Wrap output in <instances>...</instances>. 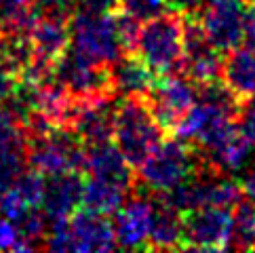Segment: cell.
<instances>
[{"mask_svg":"<svg viewBox=\"0 0 255 253\" xmlns=\"http://www.w3.org/2000/svg\"><path fill=\"white\" fill-rule=\"evenodd\" d=\"M162 133L165 129L152 114L145 95H129L114 106L112 137L133 169H137L156 150L162 141Z\"/></svg>","mask_w":255,"mask_h":253,"instance_id":"obj_1","label":"cell"},{"mask_svg":"<svg viewBox=\"0 0 255 253\" xmlns=\"http://www.w3.org/2000/svg\"><path fill=\"white\" fill-rule=\"evenodd\" d=\"M184 13H162L143 21L133 53L154 74H171L184 63Z\"/></svg>","mask_w":255,"mask_h":253,"instance_id":"obj_2","label":"cell"},{"mask_svg":"<svg viewBox=\"0 0 255 253\" xmlns=\"http://www.w3.org/2000/svg\"><path fill=\"white\" fill-rule=\"evenodd\" d=\"M70 49L91 61L110 66L125 53L114 13L76 11L70 19Z\"/></svg>","mask_w":255,"mask_h":253,"instance_id":"obj_3","label":"cell"},{"mask_svg":"<svg viewBox=\"0 0 255 253\" xmlns=\"http://www.w3.org/2000/svg\"><path fill=\"white\" fill-rule=\"evenodd\" d=\"M28 167L44 177L80 171L85 167V146L66 129H53L44 135L25 137Z\"/></svg>","mask_w":255,"mask_h":253,"instance_id":"obj_4","label":"cell"},{"mask_svg":"<svg viewBox=\"0 0 255 253\" xmlns=\"http://www.w3.org/2000/svg\"><path fill=\"white\" fill-rule=\"evenodd\" d=\"M196 156L188 148V141L162 139L156 150L137 167L139 182L154 192H169L181 182H186L196 171Z\"/></svg>","mask_w":255,"mask_h":253,"instance_id":"obj_5","label":"cell"},{"mask_svg":"<svg viewBox=\"0 0 255 253\" xmlns=\"http://www.w3.org/2000/svg\"><path fill=\"white\" fill-rule=\"evenodd\" d=\"M232 241V211L226 207H200L184 213L181 247L217 251L228 249Z\"/></svg>","mask_w":255,"mask_h":253,"instance_id":"obj_6","label":"cell"},{"mask_svg":"<svg viewBox=\"0 0 255 253\" xmlns=\"http://www.w3.org/2000/svg\"><path fill=\"white\" fill-rule=\"evenodd\" d=\"M53 76L74 97H93L102 93L114 95L110 83V68L78 55L72 49H68L55 61Z\"/></svg>","mask_w":255,"mask_h":253,"instance_id":"obj_7","label":"cell"},{"mask_svg":"<svg viewBox=\"0 0 255 253\" xmlns=\"http://www.w3.org/2000/svg\"><path fill=\"white\" fill-rule=\"evenodd\" d=\"M249 6V0H211L207 2L200 23L205 28L207 38L217 51L228 53L243 42Z\"/></svg>","mask_w":255,"mask_h":253,"instance_id":"obj_8","label":"cell"},{"mask_svg":"<svg viewBox=\"0 0 255 253\" xmlns=\"http://www.w3.org/2000/svg\"><path fill=\"white\" fill-rule=\"evenodd\" d=\"M145 99H148L152 114L156 116L158 125L165 131H173L177 121L198 99V91L190 78L177 74H165V78L152 85Z\"/></svg>","mask_w":255,"mask_h":253,"instance_id":"obj_9","label":"cell"},{"mask_svg":"<svg viewBox=\"0 0 255 253\" xmlns=\"http://www.w3.org/2000/svg\"><path fill=\"white\" fill-rule=\"evenodd\" d=\"M112 93H102L93 97H76V110L70 131L87 146L104 143L112 139L114 129V106Z\"/></svg>","mask_w":255,"mask_h":253,"instance_id":"obj_10","label":"cell"},{"mask_svg":"<svg viewBox=\"0 0 255 253\" xmlns=\"http://www.w3.org/2000/svg\"><path fill=\"white\" fill-rule=\"evenodd\" d=\"M152 213H154V203L141 196L125 201L118 207L114 211V222H112L116 247H123V249L148 247Z\"/></svg>","mask_w":255,"mask_h":253,"instance_id":"obj_11","label":"cell"},{"mask_svg":"<svg viewBox=\"0 0 255 253\" xmlns=\"http://www.w3.org/2000/svg\"><path fill=\"white\" fill-rule=\"evenodd\" d=\"M70 234H72V251L80 253H102L116 249V239L112 224L106 220L104 213L76 211L70 218Z\"/></svg>","mask_w":255,"mask_h":253,"instance_id":"obj_12","label":"cell"},{"mask_svg":"<svg viewBox=\"0 0 255 253\" xmlns=\"http://www.w3.org/2000/svg\"><path fill=\"white\" fill-rule=\"evenodd\" d=\"M28 38L32 55L55 66V61L70 49V21L63 15H38L28 32Z\"/></svg>","mask_w":255,"mask_h":253,"instance_id":"obj_13","label":"cell"},{"mask_svg":"<svg viewBox=\"0 0 255 253\" xmlns=\"http://www.w3.org/2000/svg\"><path fill=\"white\" fill-rule=\"evenodd\" d=\"M83 190L85 179L78 175V171L51 175L49 179H44L40 209L47 215V220L70 218V213H74L76 207L83 203Z\"/></svg>","mask_w":255,"mask_h":253,"instance_id":"obj_14","label":"cell"},{"mask_svg":"<svg viewBox=\"0 0 255 253\" xmlns=\"http://www.w3.org/2000/svg\"><path fill=\"white\" fill-rule=\"evenodd\" d=\"M89 175L110 179L125 188H131L135 182L133 167L129 165V160L123 156V152L116 146H112L110 141L104 143H91L85 148V167Z\"/></svg>","mask_w":255,"mask_h":253,"instance_id":"obj_15","label":"cell"},{"mask_svg":"<svg viewBox=\"0 0 255 253\" xmlns=\"http://www.w3.org/2000/svg\"><path fill=\"white\" fill-rule=\"evenodd\" d=\"M110 83L112 91L125 97L129 95H148L154 80V72L135 55V53H123L116 61L110 63Z\"/></svg>","mask_w":255,"mask_h":253,"instance_id":"obj_16","label":"cell"},{"mask_svg":"<svg viewBox=\"0 0 255 253\" xmlns=\"http://www.w3.org/2000/svg\"><path fill=\"white\" fill-rule=\"evenodd\" d=\"M222 83L230 91L245 102V99L255 97V51L245 49H232L228 51L222 63Z\"/></svg>","mask_w":255,"mask_h":253,"instance_id":"obj_17","label":"cell"},{"mask_svg":"<svg viewBox=\"0 0 255 253\" xmlns=\"http://www.w3.org/2000/svg\"><path fill=\"white\" fill-rule=\"evenodd\" d=\"M184 241V213L177 211L173 205L158 203L154 205L148 247L150 249H177Z\"/></svg>","mask_w":255,"mask_h":253,"instance_id":"obj_18","label":"cell"},{"mask_svg":"<svg viewBox=\"0 0 255 253\" xmlns=\"http://www.w3.org/2000/svg\"><path fill=\"white\" fill-rule=\"evenodd\" d=\"M127 192H129V188H125L116 182H110V179L91 175L85 182L83 205L91 211L108 215V213H114L118 207L127 201Z\"/></svg>","mask_w":255,"mask_h":253,"instance_id":"obj_19","label":"cell"},{"mask_svg":"<svg viewBox=\"0 0 255 253\" xmlns=\"http://www.w3.org/2000/svg\"><path fill=\"white\" fill-rule=\"evenodd\" d=\"M222 63H224V57L220 55V51L213 44H209L205 49L186 53L181 70L186 72L192 83L207 85V83H215V80L222 78Z\"/></svg>","mask_w":255,"mask_h":253,"instance_id":"obj_20","label":"cell"},{"mask_svg":"<svg viewBox=\"0 0 255 253\" xmlns=\"http://www.w3.org/2000/svg\"><path fill=\"white\" fill-rule=\"evenodd\" d=\"M232 249H255V205L251 198L241 201L232 207Z\"/></svg>","mask_w":255,"mask_h":253,"instance_id":"obj_21","label":"cell"},{"mask_svg":"<svg viewBox=\"0 0 255 253\" xmlns=\"http://www.w3.org/2000/svg\"><path fill=\"white\" fill-rule=\"evenodd\" d=\"M28 167L25 143H0V184L11 186Z\"/></svg>","mask_w":255,"mask_h":253,"instance_id":"obj_22","label":"cell"},{"mask_svg":"<svg viewBox=\"0 0 255 253\" xmlns=\"http://www.w3.org/2000/svg\"><path fill=\"white\" fill-rule=\"evenodd\" d=\"M167 0H118L121 11L135 17L137 21L154 19L167 11Z\"/></svg>","mask_w":255,"mask_h":253,"instance_id":"obj_23","label":"cell"},{"mask_svg":"<svg viewBox=\"0 0 255 253\" xmlns=\"http://www.w3.org/2000/svg\"><path fill=\"white\" fill-rule=\"evenodd\" d=\"M0 143H25V129L11 108L0 104Z\"/></svg>","mask_w":255,"mask_h":253,"instance_id":"obj_24","label":"cell"},{"mask_svg":"<svg viewBox=\"0 0 255 253\" xmlns=\"http://www.w3.org/2000/svg\"><path fill=\"white\" fill-rule=\"evenodd\" d=\"M0 251H32L17 222L0 215Z\"/></svg>","mask_w":255,"mask_h":253,"instance_id":"obj_25","label":"cell"},{"mask_svg":"<svg viewBox=\"0 0 255 253\" xmlns=\"http://www.w3.org/2000/svg\"><path fill=\"white\" fill-rule=\"evenodd\" d=\"M236 125L245 139L255 148V97L241 102V108L236 112Z\"/></svg>","mask_w":255,"mask_h":253,"instance_id":"obj_26","label":"cell"},{"mask_svg":"<svg viewBox=\"0 0 255 253\" xmlns=\"http://www.w3.org/2000/svg\"><path fill=\"white\" fill-rule=\"evenodd\" d=\"M19 85H21L19 72L13 70L11 66L0 68V104H6L8 99L17 93Z\"/></svg>","mask_w":255,"mask_h":253,"instance_id":"obj_27","label":"cell"},{"mask_svg":"<svg viewBox=\"0 0 255 253\" xmlns=\"http://www.w3.org/2000/svg\"><path fill=\"white\" fill-rule=\"evenodd\" d=\"M76 11L85 13H114L118 8V0H76Z\"/></svg>","mask_w":255,"mask_h":253,"instance_id":"obj_28","label":"cell"},{"mask_svg":"<svg viewBox=\"0 0 255 253\" xmlns=\"http://www.w3.org/2000/svg\"><path fill=\"white\" fill-rule=\"evenodd\" d=\"M34 2H36V6H40L44 13L63 15V17L76 6V0H34Z\"/></svg>","mask_w":255,"mask_h":253,"instance_id":"obj_29","label":"cell"},{"mask_svg":"<svg viewBox=\"0 0 255 253\" xmlns=\"http://www.w3.org/2000/svg\"><path fill=\"white\" fill-rule=\"evenodd\" d=\"M243 40L249 49L255 51V4L249 6L247 11V19H245V34H243Z\"/></svg>","mask_w":255,"mask_h":253,"instance_id":"obj_30","label":"cell"},{"mask_svg":"<svg viewBox=\"0 0 255 253\" xmlns=\"http://www.w3.org/2000/svg\"><path fill=\"white\" fill-rule=\"evenodd\" d=\"M169 6H173L177 13H184V15H190V13H196L200 6H203L205 0H167Z\"/></svg>","mask_w":255,"mask_h":253,"instance_id":"obj_31","label":"cell"},{"mask_svg":"<svg viewBox=\"0 0 255 253\" xmlns=\"http://www.w3.org/2000/svg\"><path fill=\"white\" fill-rule=\"evenodd\" d=\"M241 188H243V194L255 201V167H251L247 173H245L243 182H241Z\"/></svg>","mask_w":255,"mask_h":253,"instance_id":"obj_32","label":"cell"},{"mask_svg":"<svg viewBox=\"0 0 255 253\" xmlns=\"http://www.w3.org/2000/svg\"><path fill=\"white\" fill-rule=\"evenodd\" d=\"M6 49H8V38H6V34L0 30V63L6 61Z\"/></svg>","mask_w":255,"mask_h":253,"instance_id":"obj_33","label":"cell"},{"mask_svg":"<svg viewBox=\"0 0 255 253\" xmlns=\"http://www.w3.org/2000/svg\"><path fill=\"white\" fill-rule=\"evenodd\" d=\"M8 186H4V184H0V198H2V194H4V190H6Z\"/></svg>","mask_w":255,"mask_h":253,"instance_id":"obj_34","label":"cell"},{"mask_svg":"<svg viewBox=\"0 0 255 253\" xmlns=\"http://www.w3.org/2000/svg\"><path fill=\"white\" fill-rule=\"evenodd\" d=\"M207 2H211V0H207Z\"/></svg>","mask_w":255,"mask_h":253,"instance_id":"obj_35","label":"cell"}]
</instances>
